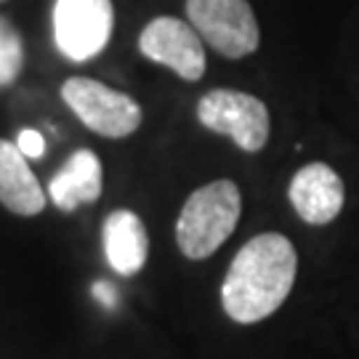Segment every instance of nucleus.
Segmentation results:
<instances>
[{"mask_svg": "<svg viewBox=\"0 0 359 359\" xmlns=\"http://www.w3.org/2000/svg\"><path fill=\"white\" fill-rule=\"evenodd\" d=\"M16 147H19V152L25 154L27 160H40V157L46 154V139H43V133L35 128L22 130L19 139H16Z\"/></svg>", "mask_w": 359, "mask_h": 359, "instance_id": "nucleus-13", "label": "nucleus"}, {"mask_svg": "<svg viewBox=\"0 0 359 359\" xmlns=\"http://www.w3.org/2000/svg\"><path fill=\"white\" fill-rule=\"evenodd\" d=\"M104 256L120 277H136L149 258V234L139 213L128 208L112 210L102 229Z\"/></svg>", "mask_w": 359, "mask_h": 359, "instance_id": "nucleus-10", "label": "nucleus"}, {"mask_svg": "<svg viewBox=\"0 0 359 359\" xmlns=\"http://www.w3.org/2000/svg\"><path fill=\"white\" fill-rule=\"evenodd\" d=\"M197 120L200 126H205L218 136H229L248 154L261 152L269 142V109L258 96L245 93V90H208L197 102Z\"/></svg>", "mask_w": 359, "mask_h": 359, "instance_id": "nucleus-4", "label": "nucleus"}, {"mask_svg": "<svg viewBox=\"0 0 359 359\" xmlns=\"http://www.w3.org/2000/svg\"><path fill=\"white\" fill-rule=\"evenodd\" d=\"M25 69V40L8 16L0 13V88H8Z\"/></svg>", "mask_w": 359, "mask_h": 359, "instance_id": "nucleus-12", "label": "nucleus"}, {"mask_svg": "<svg viewBox=\"0 0 359 359\" xmlns=\"http://www.w3.org/2000/svg\"><path fill=\"white\" fill-rule=\"evenodd\" d=\"M51 25L59 53L75 65H83L109 46L115 29V6L112 0H56Z\"/></svg>", "mask_w": 359, "mask_h": 359, "instance_id": "nucleus-6", "label": "nucleus"}, {"mask_svg": "<svg viewBox=\"0 0 359 359\" xmlns=\"http://www.w3.org/2000/svg\"><path fill=\"white\" fill-rule=\"evenodd\" d=\"M104 192V168L93 149H75L48 181V197L59 210L72 213L96 203Z\"/></svg>", "mask_w": 359, "mask_h": 359, "instance_id": "nucleus-9", "label": "nucleus"}, {"mask_svg": "<svg viewBox=\"0 0 359 359\" xmlns=\"http://www.w3.org/2000/svg\"><path fill=\"white\" fill-rule=\"evenodd\" d=\"M187 19L224 59H245L261 43V27L248 0H187Z\"/></svg>", "mask_w": 359, "mask_h": 359, "instance_id": "nucleus-5", "label": "nucleus"}, {"mask_svg": "<svg viewBox=\"0 0 359 359\" xmlns=\"http://www.w3.org/2000/svg\"><path fill=\"white\" fill-rule=\"evenodd\" d=\"M93 298H96L104 309L117 306V290L109 283H104V280H99V283L93 285Z\"/></svg>", "mask_w": 359, "mask_h": 359, "instance_id": "nucleus-14", "label": "nucleus"}, {"mask_svg": "<svg viewBox=\"0 0 359 359\" xmlns=\"http://www.w3.org/2000/svg\"><path fill=\"white\" fill-rule=\"evenodd\" d=\"M48 203L16 142L0 139V205L16 216H38Z\"/></svg>", "mask_w": 359, "mask_h": 359, "instance_id": "nucleus-11", "label": "nucleus"}, {"mask_svg": "<svg viewBox=\"0 0 359 359\" xmlns=\"http://www.w3.org/2000/svg\"><path fill=\"white\" fill-rule=\"evenodd\" d=\"M287 200L304 224L325 226L341 216L346 203V187L333 165L314 160L293 173L287 187Z\"/></svg>", "mask_w": 359, "mask_h": 359, "instance_id": "nucleus-8", "label": "nucleus"}, {"mask_svg": "<svg viewBox=\"0 0 359 359\" xmlns=\"http://www.w3.org/2000/svg\"><path fill=\"white\" fill-rule=\"evenodd\" d=\"M243 216V194L231 179L194 189L176 218V245L189 261H205L229 240Z\"/></svg>", "mask_w": 359, "mask_h": 359, "instance_id": "nucleus-2", "label": "nucleus"}, {"mask_svg": "<svg viewBox=\"0 0 359 359\" xmlns=\"http://www.w3.org/2000/svg\"><path fill=\"white\" fill-rule=\"evenodd\" d=\"M0 3H6V0H0Z\"/></svg>", "mask_w": 359, "mask_h": 359, "instance_id": "nucleus-15", "label": "nucleus"}, {"mask_svg": "<svg viewBox=\"0 0 359 359\" xmlns=\"http://www.w3.org/2000/svg\"><path fill=\"white\" fill-rule=\"evenodd\" d=\"M295 274L298 253L293 243L277 231L256 234L231 258L221 285V306L240 325L266 320L287 301Z\"/></svg>", "mask_w": 359, "mask_h": 359, "instance_id": "nucleus-1", "label": "nucleus"}, {"mask_svg": "<svg viewBox=\"0 0 359 359\" xmlns=\"http://www.w3.org/2000/svg\"><path fill=\"white\" fill-rule=\"evenodd\" d=\"M139 51L187 83H197L205 75V43L189 22L176 16H154L147 22L139 35Z\"/></svg>", "mask_w": 359, "mask_h": 359, "instance_id": "nucleus-7", "label": "nucleus"}, {"mask_svg": "<svg viewBox=\"0 0 359 359\" xmlns=\"http://www.w3.org/2000/svg\"><path fill=\"white\" fill-rule=\"evenodd\" d=\"M62 102L88 130L104 139H126L142 128L139 102L93 77H69L62 83Z\"/></svg>", "mask_w": 359, "mask_h": 359, "instance_id": "nucleus-3", "label": "nucleus"}]
</instances>
